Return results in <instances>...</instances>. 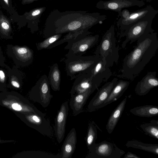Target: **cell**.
<instances>
[{
  "label": "cell",
  "instance_id": "1",
  "mask_svg": "<svg viewBox=\"0 0 158 158\" xmlns=\"http://www.w3.org/2000/svg\"><path fill=\"white\" fill-rule=\"evenodd\" d=\"M106 19V15L98 12L89 13L80 11L60 12L55 10L51 12L47 19L43 36L46 38L71 32L87 31L92 27L101 23Z\"/></svg>",
  "mask_w": 158,
  "mask_h": 158
},
{
  "label": "cell",
  "instance_id": "2",
  "mask_svg": "<svg viewBox=\"0 0 158 158\" xmlns=\"http://www.w3.org/2000/svg\"><path fill=\"white\" fill-rule=\"evenodd\" d=\"M137 40L135 47L123 60L121 73L117 77L133 80L156 54L158 48L156 33H149Z\"/></svg>",
  "mask_w": 158,
  "mask_h": 158
},
{
  "label": "cell",
  "instance_id": "3",
  "mask_svg": "<svg viewBox=\"0 0 158 158\" xmlns=\"http://www.w3.org/2000/svg\"><path fill=\"white\" fill-rule=\"evenodd\" d=\"M0 106L13 112L23 114L35 113L46 116L38 110L29 101L19 93L6 90L0 93Z\"/></svg>",
  "mask_w": 158,
  "mask_h": 158
},
{
  "label": "cell",
  "instance_id": "4",
  "mask_svg": "<svg viewBox=\"0 0 158 158\" xmlns=\"http://www.w3.org/2000/svg\"><path fill=\"white\" fill-rule=\"evenodd\" d=\"M95 54L98 57L104 59L108 67L118 62L119 58V48L116 46L114 25H111L103 35Z\"/></svg>",
  "mask_w": 158,
  "mask_h": 158
},
{
  "label": "cell",
  "instance_id": "5",
  "mask_svg": "<svg viewBox=\"0 0 158 158\" xmlns=\"http://www.w3.org/2000/svg\"><path fill=\"white\" fill-rule=\"evenodd\" d=\"M65 69L67 75L71 80L81 75L89 73L98 61L99 57L96 55L83 56L70 55L65 56Z\"/></svg>",
  "mask_w": 158,
  "mask_h": 158
},
{
  "label": "cell",
  "instance_id": "6",
  "mask_svg": "<svg viewBox=\"0 0 158 158\" xmlns=\"http://www.w3.org/2000/svg\"><path fill=\"white\" fill-rule=\"evenodd\" d=\"M156 15H153L143 18L132 24L123 31L120 38L126 37L122 47L124 48L128 42L132 44L139 38L149 33L153 32L154 30L152 27L153 19Z\"/></svg>",
  "mask_w": 158,
  "mask_h": 158
},
{
  "label": "cell",
  "instance_id": "7",
  "mask_svg": "<svg viewBox=\"0 0 158 158\" xmlns=\"http://www.w3.org/2000/svg\"><path fill=\"white\" fill-rule=\"evenodd\" d=\"M88 31L79 35L74 40L68 42L64 49H68L66 56L82 55L89 49L94 46L98 42L99 35H92Z\"/></svg>",
  "mask_w": 158,
  "mask_h": 158
},
{
  "label": "cell",
  "instance_id": "8",
  "mask_svg": "<svg viewBox=\"0 0 158 158\" xmlns=\"http://www.w3.org/2000/svg\"><path fill=\"white\" fill-rule=\"evenodd\" d=\"M22 122L27 126L36 130L42 134L52 138L53 129L48 119L45 116L35 113L23 114L14 112Z\"/></svg>",
  "mask_w": 158,
  "mask_h": 158
},
{
  "label": "cell",
  "instance_id": "9",
  "mask_svg": "<svg viewBox=\"0 0 158 158\" xmlns=\"http://www.w3.org/2000/svg\"><path fill=\"white\" fill-rule=\"evenodd\" d=\"M53 96L51 94L50 84L47 75H43L33 87L28 94L29 99L47 107Z\"/></svg>",
  "mask_w": 158,
  "mask_h": 158
},
{
  "label": "cell",
  "instance_id": "10",
  "mask_svg": "<svg viewBox=\"0 0 158 158\" xmlns=\"http://www.w3.org/2000/svg\"><path fill=\"white\" fill-rule=\"evenodd\" d=\"M85 158H120L125 153L114 143L106 141L95 143Z\"/></svg>",
  "mask_w": 158,
  "mask_h": 158
},
{
  "label": "cell",
  "instance_id": "11",
  "mask_svg": "<svg viewBox=\"0 0 158 158\" xmlns=\"http://www.w3.org/2000/svg\"><path fill=\"white\" fill-rule=\"evenodd\" d=\"M145 5V2L142 0H100L96 4V7L99 9L116 12L118 13L119 16L123 8L134 6L140 7Z\"/></svg>",
  "mask_w": 158,
  "mask_h": 158
},
{
  "label": "cell",
  "instance_id": "12",
  "mask_svg": "<svg viewBox=\"0 0 158 158\" xmlns=\"http://www.w3.org/2000/svg\"><path fill=\"white\" fill-rule=\"evenodd\" d=\"M158 10L155 9L150 5L132 13L126 19H119L116 22L117 25L121 30L124 31L134 23L146 17L156 15Z\"/></svg>",
  "mask_w": 158,
  "mask_h": 158
},
{
  "label": "cell",
  "instance_id": "13",
  "mask_svg": "<svg viewBox=\"0 0 158 158\" xmlns=\"http://www.w3.org/2000/svg\"><path fill=\"white\" fill-rule=\"evenodd\" d=\"M118 81L117 78H114L98 89L97 92L89 103L87 111L92 112L101 108V105L107 99Z\"/></svg>",
  "mask_w": 158,
  "mask_h": 158
},
{
  "label": "cell",
  "instance_id": "14",
  "mask_svg": "<svg viewBox=\"0 0 158 158\" xmlns=\"http://www.w3.org/2000/svg\"><path fill=\"white\" fill-rule=\"evenodd\" d=\"M68 104L67 101L62 104L55 119L54 130L59 143L62 141L64 136L66 120L69 110Z\"/></svg>",
  "mask_w": 158,
  "mask_h": 158
},
{
  "label": "cell",
  "instance_id": "15",
  "mask_svg": "<svg viewBox=\"0 0 158 158\" xmlns=\"http://www.w3.org/2000/svg\"><path fill=\"white\" fill-rule=\"evenodd\" d=\"M89 73L98 89L103 82L106 81L112 75L111 71L110 68L106 66L105 59L101 57L99 58L98 61Z\"/></svg>",
  "mask_w": 158,
  "mask_h": 158
},
{
  "label": "cell",
  "instance_id": "16",
  "mask_svg": "<svg viewBox=\"0 0 158 158\" xmlns=\"http://www.w3.org/2000/svg\"><path fill=\"white\" fill-rule=\"evenodd\" d=\"M75 79L70 92L71 94L84 93L89 90L94 92L98 89L90 73L81 75Z\"/></svg>",
  "mask_w": 158,
  "mask_h": 158
},
{
  "label": "cell",
  "instance_id": "17",
  "mask_svg": "<svg viewBox=\"0 0 158 158\" xmlns=\"http://www.w3.org/2000/svg\"><path fill=\"white\" fill-rule=\"evenodd\" d=\"M158 85V79L156 76V72H148L138 82L135 88V92L138 95L143 96Z\"/></svg>",
  "mask_w": 158,
  "mask_h": 158
},
{
  "label": "cell",
  "instance_id": "18",
  "mask_svg": "<svg viewBox=\"0 0 158 158\" xmlns=\"http://www.w3.org/2000/svg\"><path fill=\"white\" fill-rule=\"evenodd\" d=\"M93 93L91 90H89L84 93L71 94L69 105L74 116L83 112V107L87 100Z\"/></svg>",
  "mask_w": 158,
  "mask_h": 158
},
{
  "label": "cell",
  "instance_id": "19",
  "mask_svg": "<svg viewBox=\"0 0 158 158\" xmlns=\"http://www.w3.org/2000/svg\"><path fill=\"white\" fill-rule=\"evenodd\" d=\"M77 134L75 129L72 128L67 135L62 145L61 158H71L76 149Z\"/></svg>",
  "mask_w": 158,
  "mask_h": 158
},
{
  "label": "cell",
  "instance_id": "20",
  "mask_svg": "<svg viewBox=\"0 0 158 158\" xmlns=\"http://www.w3.org/2000/svg\"><path fill=\"white\" fill-rule=\"evenodd\" d=\"M129 84L127 81L118 80L107 99L101 105V108L117 101L127 89Z\"/></svg>",
  "mask_w": 158,
  "mask_h": 158
},
{
  "label": "cell",
  "instance_id": "21",
  "mask_svg": "<svg viewBox=\"0 0 158 158\" xmlns=\"http://www.w3.org/2000/svg\"><path fill=\"white\" fill-rule=\"evenodd\" d=\"M127 98L126 97L118 105L109 117L106 128L108 132L111 134L114 130L119 118L121 116L127 102Z\"/></svg>",
  "mask_w": 158,
  "mask_h": 158
},
{
  "label": "cell",
  "instance_id": "22",
  "mask_svg": "<svg viewBox=\"0 0 158 158\" xmlns=\"http://www.w3.org/2000/svg\"><path fill=\"white\" fill-rule=\"evenodd\" d=\"M15 58L21 61V65H27L31 64L33 59V51L27 47H15Z\"/></svg>",
  "mask_w": 158,
  "mask_h": 158
},
{
  "label": "cell",
  "instance_id": "23",
  "mask_svg": "<svg viewBox=\"0 0 158 158\" xmlns=\"http://www.w3.org/2000/svg\"><path fill=\"white\" fill-rule=\"evenodd\" d=\"M130 112L139 117H150L158 115V107L150 105L137 106L131 109Z\"/></svg>",
  "mask_w": 158,
  "mask_h": 158
},
{
  "label": "cell",
  "instance_id": "24",
  "mask_svg": "<svg viewBox=\"0 0 158 158\" xmlns=\"http://www.w3.org/2000/svg\"><path fill=\"white\" fill-rule=\"evenodd\" d=\"M48 77L52 89L54 91H59L61 76L58 65L57 63H55L50 67Z\"/></svg>",
  "mask_w": 158,
  "mask_h": 158
},
{
  "label": "cell",
  "instance_id": "25",
  "mask_svg": "<svg viewBox=\"0 0 158 158\" xmlns=\"http://www.w3.org/2000/svg\"><path fill=\"white\" fill-rule=\"evenodd\" d=\"M126 146L127 147L141 149L143 151L158 155V145L142 143L136 140L128 141L126 143Z\"/></svg>",
  "mask_w": 158,
  "mask_h": 158
},
{
  "label": "cell",
  "instance_id": "26",
  "mask_svg": "<svg viewBox=\"0 0 158 158\" xmlns=\"http://www.w3.org/2000/svg\"><path fill=\"white\" fill-rule=\"evenodd\" d=\"M98 127L94 121L90 122L88 124L87 134L85 138V140L89 150L96 143V141L97 138Z\"/></svg>",
  "mask_w": 158,
  "mask_h": 158
},
{
  "label": "cell",
  "instance_id": "27",
  "mask_svg": "<svg viewBox=\"0 0 158 158\" xmlns=\"http://www.w3.org/2000/svg\"><path fill=\"white\" fill-rule=\"evenodd\" d=\"M140 127L146 134L158 139V120H152L150 123L143 124Z\"/></svg>",
  "mask_w": 158,
  "mask_h": 158
},
{
  "label": "cell",
  "instance_id": "28",
  "mask_svg": "<svg viewBox=\"0 0 158 158\" xmlns=\"http://www.w3.org/2000/svg\"><path fill=\"white\" fill-rule=\"evenodd\" d=\"M24 157L36 158H61L60 154L56 155L47 153L45 152L38 151H27L24 152L23 153Z\"/></svg>",
  "mask_w": 158,
  "mask_h": 158
},
{
  "label": "cell",
  "instance_id": "29",
  "mask_svg": "<svg viewBox=\"0 0 158 158\" xmlns=\"http://www.w3.org/2000/svg\"><path fill=\"white\" fill-rule=\"evenodd\" d=\"M86 32V31L81 30L69 32L63 38L60 40H58L52 44L48 47V49H51L59 46L65 42H68L75 39L80 34Z\"/></svg>",
  "mask_w": 158,
  "mask_h": 158
},
{
  "label": "cell",
  "instance_id": "30",
  "mask_svg": "<svg viewBox=\"0 0 158 158\" xmlns=\"http://www.w3.org/2000/svg\"><path fill=\"white\" fill-rule=\"evenodd\" d=\"M10 69L5 64L0 66V89L2 91L6 90V82L9 78Z\"/></svg>",
  "mask_w": 158,
  "mask_h": 158
},
{
  "label": "cell",
  "instance_id": "31",
  "mask_svg": "<svg viewBox=\"0 0 158 158\" xmlns=\"http://www.w3.org/2000/svg\"><path fill=\"white\" fill-rule=\"evenodd\" d=\"M62 35V34H58L47 38L43 41L38 43L36 45L38 50L43 49H48V47L52 43L59 40Z\"/></svg>",
  "mask_w": 158,
  "mask_h": 158
},
{
  "label": "cell",
  "instance_id": "32",
  "mask_svg": "<svg viewBox=\"0 0 158 158\" xmlns=\"http://www.w3.org/2000/svg\"><path fill=\"white\" fill-rule=\"evenodd\" d=\"M0 29L1 31L6 32L10 31V30L9 23L2 16L0 17Z\"/></svg>",
  "mask_w": 158,
  "mask_h": 158
},
{
  "label": "cell",
  "instance_id": "33",
  "mask_svg": "<svg viewBox=\"0 0 158 158\" xmlns=\"http://www.w3.org/2000/svg\"><path fill=\"white\" fill-rule=\"evenodd\" d=\"M4 7L7 10L10 11L11 6V0H0Z\"/></svg>",
  "mask_w": 158,
  "mask_h": 158
},
{
  "label": "cell",
  "instance_id": "34",
  "mask_svg": "<svg viewBox=\"0 0 158 158\" xmlns=\"http://www.w3.org/2000/svg\"><path fill=\"white\" fill-rule=\"evenodd\" d=\"M131 12L129 10L127 9H124L122 10L121 14L119 16L120 17L119 18L120 19H126L129 16Z\"/></svg>",
  "mask_w": 158,
  "mask_h": 158
},
{
  "label": "cell",
  "instance_id": "35",
  "mask_svg": "<svg viewBox=\"0 0 158 158\" xmlns=\"http://www.w3.org/2000/svg\"><path fill=\"white\" fill-rule=\"evenodd\" d=\"M10 80L11 85L13 87L17 89H19L20 88V85L19 82L18 81V80L11 78L10 80Z\"/></svg>",
  "mask_w": 158,
  "mask_h": 158
},
{
  "label": "cell",
  "instance_id": "36",
  "mask_svg": "<svg viewBox=\"0 0 158 158\" xmlns=\"http://www.w3.org/2000/svg\"><path fill=\"white\" fill-rule=\"evenodd\" d=\"M124 158H140V157L137 156L135 154L128 152L125 155Z\"/></svg>",
  "mask_w": 158,
  "mask_h": 158
},
{
  "label": "cell",
  "instance_id": "37",
  "mask_svg": "<svg viewBox=\"0 0 158 158\" xmlns=\"http://www.w3.org/2000/svg\"><path fill=\"white\" fill-rule=\"evenodd\" d=\"M5 60V59L0 46V66L4 64Z\"/></svg>",
  "mask_w": 158,
  "mask_h": 158
},
{
  "label": "cell",
  "instance_id": "38",
  "mask_svg": "<svg viewBox=\"0 0 158 158\" xmlns=\"http://www.w3.org/2000/svg\"><path fill=\"white\" fill-rule=\"evenodd\" d=\"M41 9H38L33 10L31 13V16L33 17L36 16L40 14L41 12Z\"/></svg>",
  "mask_w": 158,
  "mask_h": 158
},
{
  "label": "cell",
  "instance_id": "39",
  "mask_svg": "<svg viewBox=\"0 0 158 158\" xmlns=\"http://www.w3.org/2000/svg\"><path fill=\"white\" fill-rule=\"evenodd\" d=\"M16 142V141L15 140H3L1 139V138L0 137V143H15Z\"/></svg>",
  "mask_w": 158,
  "mask_h": 158
},
{
  "label": "cell",
  "instance_id": "40",
  "mask_svg": "<svg viewBox=\"0 0 158 158\" xmlns=\"http://www.w3.org/2000/svg\"><path fill=\"white\" fill-rule=\"evenodd\" d=\"M144 0L146 1L147 2H151L153 0Z\"/></svg>",
  "mask_w": 158,
  "mask_h": 158
},
{
  "label": "cell",
  "instance_id": "41",
  "mask_svg": "<svg viewBox=\"0 0 158 158\" xmlns=\"http://www.w3.org/2000/svg\"><path fill=\"white\" fill-rule=\"evenodd\" d=\"M0 91H1V92L2 91V90L1 89H0Z\"/></svg>",
  "mask_w": 158,
  "mask_h": 158
}]
</instances>
